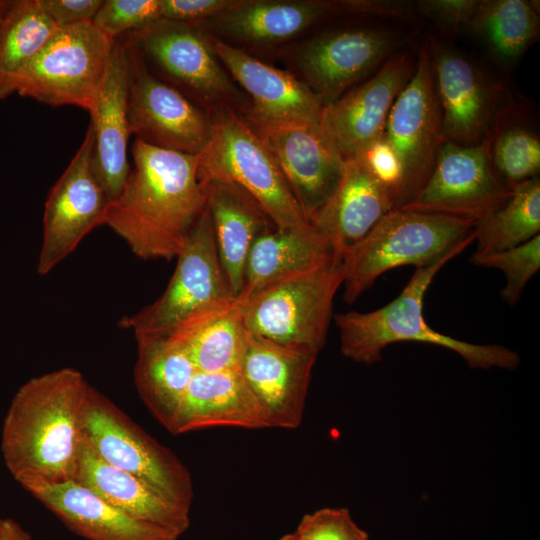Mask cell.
<instances>
[{
    "instance_id": "cell-39",
    "label": "cell",
    "mask_w": 540,
    "mask_h": 540,
    "mask_svg": "<svg viewBox=\"0 0 540 540\" xmlns=\"http://www.w3.org/2000/svg\"><path fill=\"white\" fill-rule=\"evenodd\" d=\"M359 157L371 174L390 192L395 206L402 184V165L394 150L382 137L370 145Z\"/></svg>"
},
{
    "instance_id": "cell-5",
    "label": "cell",
    "mask_w": 540,
    "mask_h": 540,
    "mask_svg": "<svg viewBox=\"0 0 540 540\" xmlns=\"http://www.w3.org/2000/svg\"><path fill=\"white\" fill-rule=\"evenodd\" d=\"M344 280L343 257L334 253L260 288L242 303L249 332L319 353L326 342L333 301Z\"/></svg>"
},
{
    "instance_id": "cell-32",
    "label": "cell",
    "mask_w": 540,
    "mask_h": 540,
    "mask_svg": "<svg viewBox=\"0 0 540 540\" xmlns=\"http://www.w3.org/2000/svg\"><path fill=\"white\" fill-rule=\"evenodd\" d=\"M539 13L527 0H480L469 28L503 65L517 62L539 35Z\"/></svg>"
},
{
    "instance_id": "cell-44",
    "label": "cell",
    "mask_w": 540,
    "mask_h": 540,
    "mask_svg": "<svg viewBox=\"0 0 540 540\" xmlns=\"http://www.w3.org/2000/svg\"><path fill=\"white\" fill-rule=\"evenodd\" d=\"M11 0H0V19L7 10Z\"/></svg>"
},
{
    "instance_id": "cell-19",
    "label": "cell",
    "mask_w": 540,
    "mask_h": 540,
    "mask_svg": "<svg viewBox=\"0 0 540 540\" xmlns=\"http://www.w3.org/2000/svg\"><path fill=\"white\" fill-rule=\"evenodd\" d=\"M209 38L227 72L248 95L250 108L244 118L251 125H319L324 105L300 78L233 44L210 34Z\"/></svg>"
},
{
    "instance_id": "cell-17",
    "label": "cell",
    "mask_w": 540,
    "mask_h": 540,
    "mask_svg": "<svg viewBox=\"0 0 540 540\" xmlns=\"http://www.w3.org/2000/svg\"><path fill=\"white\" fill-rule=\"evenodd\" d=\"M317 355L247 330L239 371L269 428L295 429L302 423Z\"/></svg>"
},
{
    "instance_id": "cell-7",
    "label": "cell",
    "mask_w": 540,
    "mask_h": 540,
    "mask_svg": "<svg viewBox=\"0 0 540 540\" xmlns=\"http://www.w3.org/2000/svg\"><path fill=\"white\" fill-rule=\"evenodd\" d=\"M213 135L199 154L198 179L234 182L261 205L277 229L316 230L294 196L272 153L243 115L212 114Z\"/></svg>"
},
{
    "instance_id": "cell-38",
    "label": "cell",
    "mask_w": 540,
    "mask_h": 540,
    "mask_svg": "<svg viewBox=\"0 0 540 540\" xmlns=\"http://www.w3.org/2000/svg\"><path fill=\"white\" fill-rule=\"evenodd\" d=\"M480 0H419L417 11L446 31L469 28Z\"/></svg>"
},
{
    "instance_id": "cell-45",
    "label": "cell",
    "mask_w": 540,
    "mask_h": 540,
    "mask_svg": "<svg viewBox=\"0 0 540 540\" xmlns=\"http://www.w3.org/2000/svg\"><path fill=\"white\" fill-rule=\"evenodd\" d=\"M3 520L2 518H0V530H1V527H2V524H3Z\"/></svg>"
},
{
    "instance_id": "cell-36",
    "label": "cell",
    "mask_w": 540,
    "mask_h": 540,
    "mask_svg": "<svg viewBox=\"0 0 540 540\" xmlns=\"http://www.w3.org/2000/svg\"><path fill=\"white\" fill-rule=\"evenodd\" d=\"M163 0H105L92 23L112 40L162 18Z\"/></svg>"
},
{
    "instance_id": "cell-13",
    "label": "cell",
    "mask_w": 540,
    "mask_h": 540,
    "mask_svg": "<svg viewBox=\"0 0 540 540\" xmlns=\"http://www.w3.org/2000/svg\"><path fill=\"white\" fill-rule=\"evenodd\" d=\"M392 0H234L227 9L200 23L212 36L251 45H271L343 15L392 18Z\"/></svg>"
},
{
    "instance_id": "cell-42",
    "label": "cell",
    "mask_w": 540,
    "mask_h": 540,
    "mask_svg": "<svg viewBox=\"0 0 540 540\" xmlns=\"http://www.w3.org/2000/svg\"><path fill=\"white\" fill-rule=\"evenodd\" d=\"M0 540H33L23 528L11 519H4L0 530Z\"/></svg>"
},
{
    "instance_id": "cell-2",
    "label": "cell",
    "mask_w": 540,
    "mask_h": 540,
    "mask_svg": "<svg viewBox=\"0 0 540 540\" xmlns=\"http://www.w3.org/2000/svg\"><path fill=\"white\" fill-rule=\"evenodd\" d=\"M87 385L78 370L65 367L30 379L13 397L1 447L10 473L28 491L74 480Z\"/></svg>"
},
{
    "instance_id": "cell-3",
    "label": "cell",
    "mask_w": 540,
    "mask_h": 540,
    "mask_svg": "<svg viewBox=\"0 0 540 540\" xmlns=\"http://www.w3.org/2000/svg\"><path fill=\"white\" fill-rule=\"evenodd\" d=\"M458 254H449L425 267L416 268L400 294L370 312L349 311L334 315L340 351L348 359L371 365L381 361L383 350L404 341L428 343L460 355L470 368L514 370L520 356L498 344H474L434 330L425 320V294L437 273Z\"/></svg>"
},
{
    "instance_id": "cell-33",
    "label": "cell",
    "mask_w": 540,
    "mask_h": 540,
    "mask_svg": "<svg viewBox=\"0 0 540 540\" xmlns=\"http://www.w3.org/2000/svg\"><path fill=\"white\" fill-rule=\"evenodd\" d=\"M477 253H492L521 245L540 232V179L512 187L508 200L475 227Z\"/></svg>"
},
{
    "instance_id": "cell-16",
    "label": "cell",
    "mask_w": 540,
    "mask_h": 540,
    "mask_svg": "<svg viewBox=\"0 0 540 540\" xmlns=\"http://www.w3.org/2000/svg\"><path fill=\"white\" fill-rule=\"evenodd\" d=\"M408 39L398 31L355 27L327 32L303 43L295 55L300 78L328 105L395 54Z\"/></svg>"
},
{
    "instance_id": "cell-34",
    "label": "cell",
    "mask_w": 540,
    "mask_h": 540,
    "mask_svg": "<svg viewBox=\"0 0 540 540\" xmlns=\"http://www.w3.org/2000/svg\"><path fill=\"white\" fill-rule=\"evenodd\" d=\"M485 139L492 166L509 187L538 177L539 136L520 117H514L512 107L498 109Z\"/></svg>"
},
{
    "instance_id": "cell-9",
    "label": "cell",
    "mask_w": 540,
    "mask_h": 540,
    "mask_svg": "<svg viewBox=\"0 0 540 540\" xmlns=\"http://www.w3.org/2000/svg\"><path fill=\"white\" fill-rule=\"evenodd\" d=\"M114 44L92 22L60 27L16 75L12 92L54 107L72 105L89 111Z\"/></svg>"
},
{
    "instance_id": "cell-28",
    "label": "cell",
    "mask_w": 540,
    "mask_h": 540,
    "mask_svg": "<svg viewBox=\"0 0 540 540\" xmlns=\"http://www.w3.org/2000/svg\"><path fill=\"white\" fill-rule=\"evenodd\" d=\"M247 329L238 298L207 305L180 322L167 335L202 372L239 370Z\"/></svg>"
},
{
    "instance_id": "cell-23",
    "label": "cell",
    "mask_w": 540,
    "mask_h": 540,
    "mask_svg": "<svg viewBox=\"0 0 540 540\" xmlns=\"http://www.w3.org/2000/svg\"><path fill=\"white\" fill-rule=\"evenodd\" d=\"M394 209L390 192L371 174L363 160L345 158L340 181L311 224L343 256Z\"/></svg>"
},
{
    "instance_id": "cell-31",
    "label": "cell",
    "mask_w": 540,
    "mask_h": 540,
    "mask_svg": "<svg viewBox=\"0 0 540 540\" xmlns=\"http://www.w3.org/2000/svg\"><path fill=\"white\" fill-rule=\"evenodd\" d=\"M59 26L41 0H11L0 19V100L12 92L14 78L52 40Z\"/></svg>"
},
{
    "instance_id": "cell-12",
    "label": "cell",
    "mask_w": 540,
    "mask_h": 540,
    "mask_svg": "<svg viewBox=\"0 0 540 540\" xmlns=\"http://www.w3.org/2000/svg\"><path fill=\"white\" fill-rule=\"evenodd\" d=\"M128 58L127 114L130 134L163 149L199 155L213 135L212 115L152 74L122 39Z\"/></svg>"
},
{
    "instance_id": "cell-1",
    "label": "cell",
    "mask_w": 540,
    "mask_h": 540,
    "mask_svg": "<svg viewBox=\"0 0 540 540\" xmlns=\"http://www.w3.org/2000/svg\"><path fill=\"white\" fill-rule=\"evenodd\" d=\"M133 166L120 194L106 208L108 225L139 258L171 260L203 212L199 155L159 148L137 138Z\"/></svg>"
},
{
    "instance_id": "cell-30",
    "label": "cell",
    "mask_w": 540,
    "mask_h": 540,
    "mask_svg": "<svg viewBox=\"0 0 540 540\" xmlns=\"http://www.w3.org/2000/svg\"><path fill=\"white\" fill-rule=\"evenodd\" d=\"M334 253L317 230L271 229L261 234L251 246L238 299L244 300L268 283L322 262Z\"/></svg>"
},
{
    "instance_id": "cell-41",
    "label": "cell",
    "mask_w": 540,
    "mask_h": 540,
    "mask_svg": "<svg viewBox=\"0 0 540 540\" xmlns=\"http://www.w3.org/2000/svg\"><path fill=\"white\" fill-rule=\"evenodd\" d=\"M41 3L59 27H66L92 22L103 0H41Z\"/></svg>"
},
{
    "instance_id": "cell-25",
    "label": "cell",
    "mask_w": 540,
    "mask_h": 540,
    "mask_svg": "<svg viewBox=\"0 0 540 540\" xmlns=\"http://www.w3.org/2000/svg\"><path fill=\"white\" fill-rule=\"evenodd\" d=\"M201 184L220 264L232 295L238 298L251 246L276 227L254 197L236 183L210 179Z\"/></svg>"
},
{
    "instance_id": "cell-10",
    "label": "cell",
    "mask_w": 540,
    "mask_h": 540,
    "mask_svg": "<svg viewBox=\"0 0 540 540\" xmlns=\"http://www.w3.org/2000/svg\"><path fill=\"white\" fill-rule=\"evenodd\" d=\"M383 138L402 165V184L394 209H403L424 187L444 143L428 40L421 44L415 70L391 108Z\"/></svg>"
},
{
    "instance_id": "cell-15",
    "label": "cell",
    "mask_w": 540,
    "mask_h": 540,
    "mask_svg": "<svg viewBox=\"0 0 540 540\" xmlns=\"http://www.w3.org/2000/svg\"><path fill=\"white\" fill-rule=\"evenodd\" d=\"M108 203L93 170V133L89 126L81 146L47 196L38 274H48L91 230L103 225Z\"/></svg>"
},
{
    "instance_id": "cell-18",
    "label": "cell",
    "mask_w": 540,
    "mask_h": 540,
    "mask_svg": "<svg viewBox=\"0 0 540 540\" xmlns=\"http://www.w3.org/2000/svg\"><path fill=\"white\" fill-rule=\"evenodd\" d=\"M410 51L396 52L362 85L325 105L319 126L344 158L357 157L384 135L391 108L416 67Z\"/></svg>"
},
{
    "instance_id": "cell-26",
    "label": "cell",
    "mask_w": 540,
    "mask_h": 540,
    "mask_svg": "<svg viewBox=\"0 0 540 540\" xmlns=\"http://www.w3.org/2000/svg\"><path fill=\"white\" fill-rule=\"evenodd\" d=\"M70 530L87 540H179V536L109 504L75 480L29 491Z\"/></svg>"
},
{
    "instance_id": "cell-11",
    "label": "cell",
    "mask_w": 540,
    "mask_h": 540,
    "mask_svg": "<svg viewBox=\"0 0 540 540\" xmlns=\"http://www.w3.org/2000/svg\"><path fill=\"white\" fill-rule=\"evenodd\" d=\"M176 258L175 271L162 295L137 313L123 317L119 326L134 335H167L199 309L236 298L220 264L206 205Z\"/></svg>"
},
{
    "instance_id": "cell-27",
    "label": "cell",
    "mask_w": 540,
    "mask_h": 540,
    "mask_svg": "<svg viewBox=\"0 0 540 540\" xmlns=\"http://www.w3.org/2000/svg\"><path fill=\"white\" fill-rule=\"evenodd\" d=\"M74 480L114 507L179 537L190 526L189 509L171 502L137 477L105 462L83 434Z\"/></svg>"
},
{
    "instance_id": "cell-20",
    "label": "cell",
    "mask_w": 540,
    "mask_h": 540,
    "mask_svg": "<svg viewBox=\"0 0 540 540\" xmlns=\"http://www.w3.org/2000/svg\"><path fill=\"white\" fill-rule=\"evenodd\" d=\"M434 79L442 110V138L477 145L498 111V89L469 59L429 37Z\"/></svg>"
},
{
    "instance_id": "cell-35",
    "label": "cell",
    "mask_w": 540,
    "mask_h": 540,
    "mask_svg": "<svg viewBox=\"0 0 540 540\" xmlns=\"http://www.w3.org/2000/svg\"><path fill=\"white\" fill-rule=\"evenodd\" d=\"M470 262L477 266L499 269L504 273L506 282L500 295L512 307L518 303L527 283L540 268V235L503 251L475 252Z\"/></svg>"
},
{
    "instance_id": "cell-37",
    "label": "cell",
    "mask_w": 540,
    "mask_h": 540,
    "mask_svg": "<svg viewBox=\"0 0 540 540\" xmlns=\"http://www.w3.org/2000/svg\"><path fill=\"white\" fill-rule=\"evenodd\" d=\"M296 531L304 540H369L346 508H322L305 514Z\"/></svg>"
},
{
    "instance_id": "cell-6",
    "label": "cell",
    "mask_w": 540,
    "mask_h": 540,
    "mask_svg": "<svg viewBox=\"0 0 540 540\" xmlns=\"http://www.w3.org/2000/svg\"><path fill=\"white\" fill-rule=\"evenodd\" d=\"M142 57L149 71L209 114L245 115L250 108L199 24L160 19L119 37Z\"/></svg>"
},
{
    "instance_id": "cell-22",
    "label": "cell",
    "mask_w": 540,
    "mask_h": 540,
    "mask_svg": "<svg viewBox=\"0 0 540 540\" xmlns=\"http://www.w3.org/2000/svg\"><path fill=\"white\" fill-rule=\"evenodd\" d=\"M127 99V52L123 42L116 39L108 67L88 111L93 133V170L109 203L120 194L131 168L127 157L131 135Z\"/></svg>"
},
{
    "instance_id": "cell-4",
    "label": "cell",
    "mask_w": 540,
    "mask_h": 540,
    "mask_svg": "<svg viewBox=\"0 0 540 540\" xmlns=\"http://www.w3.org/2000/svg\"><path fill=\"white\" fill-rule=\"evenodd\" d=\"M477 223L433 212L393 209L345 253L344 301L354 303L389 270L429 266L460 254L476 239Z\"/></svg>"
},
{
    "instance_id": "cell-43",
    "label": "cell",
    "mask_w": 540,
    "mask_h": 540,
    "mask_svg": "<svg viewBox=\"0 0 540 540\" xmlns=\"http://www.w3.org/2000/svg\"><path fill=\"white\" fill-rule=\"evenodd\" d=\"M278 540H304V539L297 531H294L292 533L283 535Z\"/></svg>"
},
{
    "instance_id": "cell-21",
    "label": "cell",
    "mask_w": 540,
    "mask_h": 540,
    "mask_svg": "<svg viewBox=\"0 0 540 540\" xmlns=\"http://www.w3.org/2000/svg\"><path fill=\"white\" fill-rule=\"evenodd\" d=\"M253 128L311 222L337 187L345 158L319 125Z\"/></svg>"
},
{
    "instance_id": "cell-14",
    "label": "cell",
    "mask_w": 540,
    "mask_h": 540,
    "mask_svg": "<svg viewBox=\"0 0 540 540\" xmlns=\"http://www.w3.org/2000/svg\"><path fill=\"white\" fill-rule=\"evenodd\" d=\"M511 193L512 188L492 166L486 139L469 146L444 142L424 187L403 209L478 223L501 207Z\"/></svg>"
},
{
    "instance_id": "cell-29",
    "label": "cell",
    "mask_w": 540,
    "mask_h": 540,
    "mask_svg": "<svg viewBox=\"0 0 540 540\" xmlns=\"http://www.w3.org/2000/svg\"><path fill=\"white\" fill-rule=\"evenodd\" d=\"M134 381L140 398L167 430L198 371L187 352L168 336L135 335Z\"/></svg>"
},
{
    "instance_id": "cell-40",
    "label": "cell",
    "mask_w": 540,
    "mask_h": 540,
    "mask_svg": "<svg viewBox=\"0 0 540 540\" xmlns=\"http://www.w3.org/2000/svg\"><path fill=\"white\" fill-rule=\"evenodd\" d=\"M234 0H163L162 18L188 24H200L218 15Z\"/></svg>"
},
{
    "instance_id": "cell-24",
    "label": "cell",
    "mask_w": 540,
    "mask_h": 540,
    "mask_svg": "<svg viewBox=\"0 0 540 540\" xmlns=\"http://www.w3.org/2000/svg\"><path fill=\"white\" fill-rule=\"evenodd\" d=\"M216 427L269 428L261 406L239 370L197 371L168 431L182 434Z\"/></svg>"
},
{
    "instance_id": "cell-8",
    "label": "cell",
    "mask_w": 540,
    "mask_h": 540,
    "mask_svg": "<svg viewBox=\"0 0 540 540\" xmlns=\"http://www.w3.org/2000/svg\"><path fill=\"white\" fill-rule=\"evenodd\" d=\"M81 431L98 456L191 510L193 483L188 468L109 398L87 385Z\"/></svg>"
}]
</instances>
